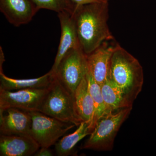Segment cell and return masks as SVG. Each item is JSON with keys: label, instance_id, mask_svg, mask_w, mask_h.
Returning <instances> with one entry per match:
<instances>
[{"label": "cell", "instance_id": "6da1fadb", "mask_svg": "<svg viewBox=\"0 0 156 156\" xmlns=\"http://www.w3.org/2000/svg\"><path fill=\"white\" fill-rule=\"evenodd\" d=\"M108 2L76 6L72 17L81 49L87 55L104 42L114 40L108 24Z\"/></svg>", "mask_w": 156, "mask_h": 156}, {"label": "cell", "instance_id": "7a4b0ae2", "mask_svg": "<svg viewBox=\"0 0 156 156\" xmlns=\"http://www.w3.org/2000/svg\"><path fill=\"white\" fill-rule=\"evenodd\" d=\"M109 78L133 105L142 90L143 70L139 61L119 44L112 55Z\"/></svg>", "mask_w": 156, "mask_h": 156}, {"label": "cell", "instance_id": "3957f363", "mask_svg": "<svg viewBox=\"0 0 156 156\" xmlns=\"http://www.w3.org/2000/svg\"><path fill=\"white\" fill-rule=\"evenodd\" d=\"M38 112L76 126L82 122L76 112L73 95L55 75Z\"/></svg>", "mask_w": 156, "mask_h": 156}, {"label": "cell", "instance_id": "277c9868", "mask_svg": "<svg viewBox=\"0 0 156 156\" xmlns=\"http://www.w3.org/2000/svg\"><path fill=\"white\" fill-rule=\"evenodd\" d=\"M132 108L122 109L117 113L103 115L97 121L82 148L103 151L112 150L117 133L130 115Z\"/></svg>", "mask_w": 156, "mask_h": 156}, {"label": "cell", "instance_id": "5b68a950", "mask_svg": "<svg viewBox=\"0 0 156 156\" xmlns=\"http://www.w3.org/2000/svg\"><path fill=\"white\" fill-rule=\"evenodd\" d=\"M89 72L87 55L81 48L69 50L54 72L56 78L71 94L75 91Z\"/></svg>", "mask_w": 156, "mask_h": 156}, {"label": "cell", "instance_id": "8992f818", "mask_svg": "<svg viewBox=\"0 0 156 156\" xmlns=\"http://www.w3.org/2000/svg\"><path fill=\"white\" fill-rule=\"evenodd\" d=\"M32 119L30 136L41 147L49 148L75 125L65 123L38 111L29 112Z\"/></svg>", "mask_w": 156, "mask_h": 156}, {"label": "cell", "instance_id": "52a82bcc", "mask_svg": "<svg viewBox=\"0 0 156 156\" xmlns=\"http://www.w3.org/2000/svg\"><path fill=\"white\" fill-rule=\"evenodd\" d=\"M48 87L16 92L0 89V118L2 117L5 111L11 108L27 112L39 111L48 93Z\"/></svg>", "mask_w": 156, "mask_h": 156}, {"label": "cell", "instance_id": "ba28073f", "mask_svg": "<svg viewBox=\"0 0 156 156\" xmlns=\"http://www.w3.org/2000/svg\"><path fill=\"white\" fill-rule=\"evenodd\" d=\"M39 9L30 0H0V11L15 27L30 22Z\"/></svg>", "mask_w": 156, "mask_h": 156}, {"label": "cell", "instance_id": "9c48e42d", "mask_svg": "<svg viewBox=\"0 0 156 156\" xmlns=\"http://www.w3.org/2000/svg\"><path fill=\"white\" fill-rule=\"evenodd\" d=\"M58 17L61 33L57 53L51 69L54 73L61 59L69 50L81 48L72 15L66 12H61L58 13Z\"/></svg>", "mask_w": 156, "mask_h": 156}, {"label": "cell", "instance_id": "30bf717a", "mask_svg": "<svg viewBox=\"0 0 156 156\" xmlns=\"http://www.w3.org/2000/svg\"><path fill=\"white\" fill-rule=\"evenodd\" d=\"M104 42L96 50L87 55L89 71L101 86L108 79L112 55L115 45Z\"/></svg>", "mask_w": 156, "mask_h": 156}, {"label": "cell", "instance_id": "8fae6325", "mask_svg": "<svg viewBox=\"0 0 156 156\" xmlns=\"http://www.w3.org/2000/svg\"><path fill=\"white\" fill-rule=\"evenodd\" d=\"M5 111L6 114L0 118L1 134L30 136L32 119L29 112L13 108Z\"/></svg>", "mask_w": 156, "mask_h": 156}, {"label": "cell", "instance_id": "7c38bea8", "mask_svg": "<svg viewBox=\"0 0 156 156\" xmlns=\"http://www.w3.org/2000/svg\"><path fill=\"white\" fill-rule=\"evenodd\" d=\"M40 147L30 136L1 134L0 136L1 156L34 155Z\"/></svg>", "mask_w": 156, "mask_h": 156}, {"label": "cell", "instance_id": "4fadbf2b", "mask_svg": "<svg viewBox=\"0 0 156 156\" xmlns=\"http://www.w3.org/2000/svg\"><path fill=\"white\" fill-rule=\"evenodd\" d=\"M54 76V73L50 70L46 74L38 78L18 80L9 77L3 71L0 72V89L12 91L47 88L52 83Z\"/></svg>", "mask_w": 156, "mask_h": 156}, {"label": "cell", "instance_id": "5bb4252c", "mask_svg": "<svg viewBox=\"0 0 156 156\" xmlns=\"http://www.w3.org/2000/svg\"><path fill=\"white\" fill-rule=\"evenodd\" d=\"M76 112L82 122L92 123L94 113L93 99L89 92L87 76L82 81L74 94Z\"/></svg>", "mask_w": 156, "mask_h": 156}, {"label": "cell", "instance_id": "9a60e30c", "mask_svg": "<svg viewBox=\"0 0 156 156\" xmlns=\"http://www.w3.org/2000/svg\"><path fill=\"white\" fill-rule=\"evenodd\" d=\"M101 92L106 108V113L132 108L122 92L111 81L109 78L101 86Z\"/></svg>", "mask_w": 156, "mask_h": 156}, {"label": "cell", "instance_id": "2e32d148", "mask_svg": "<svg viewBox=\"0 0 156 156\" xmlns=\"http://www.w3.org/2000/svg\"><path fill=\"white\" fill-rule=\"evenodd\" d=\"M91 133L90 124L82 122L75 132L64 136L55 144L56 154L59 156H68L76 144Z\"/></svg>", "mask_w": 156, "mask_h": 156}, {"label": "cell", "instance_id": "e0dca14e", "mask_svg": "<svg viewBox=\"0 0 156 156\" xmlns=\"http://www.w3.org/2000/svg\"><path fill=\"white\" fill-rule=\"evenodd\" d=\"M87 77L89 92L93 99L94 106V115L90 126V131L92 133L97 121L106 113V108L101 92V86L95 80L89 71Z\"/></svg>", "mask_w": 156, "mask_h": 156}, {"label": "cell", "instance_id": "ac0fdd59", "mask_svg": "<svg viewBox=\"0 0 156 156\" xmlns=\"http://www.w3.org/2000/svg\"><path fill=\"white\" fill-rule=\"evenodd\" d=\"M39 10L45 9L56 13L66 12L73 15L76 5L72 0H30Z\"/></svg>", "mask_w": 156, "mask_h": 156}, {"label": "cell", "instance_id": "d6986e66", "mask_svg": "<svg viewBox=\"0 0 156 156\" xmlns=\"http://www.w3.org/2000/svg\"><path fill=\"white\" fill-rule=\"evenodd\" d=\"M76 5H82L94 3L108 2L109 0H72Z\"/></svg>", "mask_w": 156, "mask_h": 156}, {"label": "cell", "instance_id": "ffe728a7", "mask_svg": "<svg viewBox=\"0 0 156 156\" xmlns=\"http://www.w3.org/2000/svg\"><path fill=\"white\" fill-rule=\"evenodd\" d=\"M53 151L49 148L41 147V149L38 150L34 154L36 156H53Z\"/></svg>", "mask_w": 156, "mask_h": 156}, {"label": "cell", "instance_id": "44dd1931", "mask_svg": "<svg viewBox=\"0 0 156 156\" xmlns=\"http://www.w3.org/2000/svg\"><path fill=\"white\" fill-rule=\"evenodd\" d=\"M0 72L3 71L2 65L3 62L5 61V57H4V53H3L2 49L1 47L0 50Z\"/></svg>", "mask_w": 156, "mask_h": 156}]
</instances>
